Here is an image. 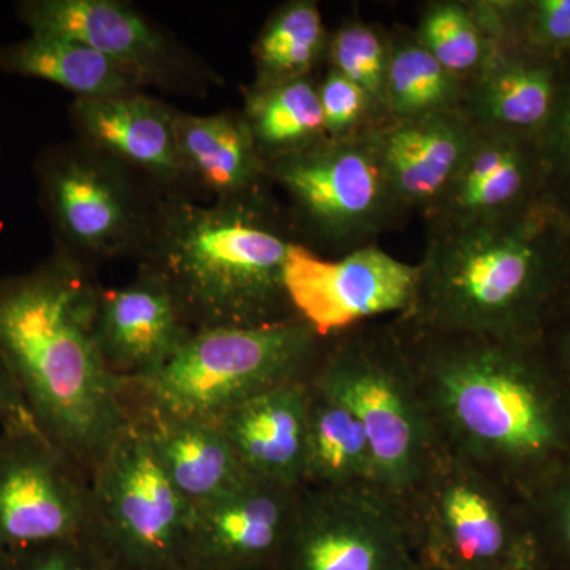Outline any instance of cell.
<instances>
[{
	"label": "cell",
	"mask_w": 570,
	"mask_h": 570,
	"mask_svg": "<svg viewBox=\"0 0 570 570\" xmlns=\"http://www.w3.org/2000/svg\"><path fill=\"white\" fill-rule=\"evenodd\" d=\"M515 491L439 448L414 490L400 502L420 568L543 570L532 521Z\"/></svg>",
	"instance_id": "6"
},
{
	"label": "cell",
	"mask_w": 570,
	"mask_h": 570,
	"mask_svg": "<svg viewBox=\"0 0 570 570\" xmlns=\"http://www.w3.org/2000/svg\"><path fill=\"white\" fill-rule=\"evenodd\" d=\"M313 377L354 411L373 449L377 489L403 501L439 450L407 347L387 333H355L326 344Z\"/></svg>",
	"instance_id": "7"
},
{
	"label": "cell",
	"mask_w": 570,
	"mask_h": 570,
	"mask_svg": "<svg viewBox=\"0 0 570 570\" xmlns=\"http://www.w3.org/2000/svg\"><path fill=\"white\" fill-rule=\"evenodd\" d=\"M18 17L33 36L77 40L132 73L138 81L174 80L183 63L174 45L138 11L116 0H28Z\"/></svg>",
	"instance_id": "15"
},
{
	"label": "cell",
	"mask_w": 570,
	"mask_h": 570,
	"mask_svg": "<svg viewBox=\"0 0 570 570\" xmlns=\"http://www.w3.org/2000/svg\"><path fill=\"white\" fill-rule=\"evenodd\" d=\"M0 70L55 82L77 99H100L137 92L141 85L129 71L80 41L33 36L0 43Z\"/></svg>",
	"instance_id": "23"
},
{
	"label": "cell",
	"mask_w": 570,
	"mask_h": 570,
	"mask_svg": "<svg viewBox=\"0 0 570 570\" xmlns=\"http://www.w3.org/2000/svg\"><path fill=\"white\" fill-rule=\"evenodd\" d=\"M100 288L67 254L0 277V356L43 436L91 474L129 425L127 381L97 346Z\"/></svg>",
	"instance_id": "1"
},
{
	"label": "cell",
	"mask_w": 570,
	"mask_h": 570,
	"mask_svg": "<svg viewBox=\"0 0 570 570\" xmlns=\"http://www.w3.org/2000/svg\"><path fill=\"white\" fill-rule=\"evenodd\" d=\"M553 81L543 67L490 59L478 73L472 91V115L485 132L531 129L549 118Z\"/></svg>",
	"instance_id": "25"
},
{
	"label": "cell",
	"mask_w": 570,
	"mask_h": 570,
	"mask_svg": "<svg viewBox=\"0 0 570 570\" xmlns=\"http://www.w3.org/2000/svg\"><path fill=\"white\" fill-rule=\"evenodd\" d=\"M303 490L305 487L246 474L230 490L190 509L183 566L276 568Z\"/></svg>",
	"instance_id": "14"
},
{
	"label": "cell",
	"mask_w": 570,
	"mask_h": 570,
	"mask_svg": "<svg viewBox=\"0 0 570 570\" xmlns=\"http://www.w3.org/2000/svg\"><path fill=\"white\" fill-rule=\"evenodd\" d=\"M527 160L508 135L475 129L459 171L438 205L449 224L502 216L527 186Z\"/></svg>",
	"instance_id": "24"
},
{
	"label": "cell",
	"mask_w": 570,
	"mask_h": 570,
	"mask_svg": "<svg viewBox=\"0 0 570 570\" xmlns=\"http://www.w3.org/2000/svg\"><path fill=\"white\" fill-rule=\"evenodd\" d=\"M94 333L108 367L132 382L163 370L193 330L167 284L142 268L132 284L100 291Z\"/></svg>",
	"instance_id": "16"
},
{
	"label": "cell",
	"mask_w": 570,
	"mask_h": 570,
	"mask_svg": "<svg viewBox=\"0 0 570 570\" xmlns=\"http://www.w3.org/2000/svg\"><path fill=\"white\" fill-rule=\"evenodd\" d=\"M0 430H39L31 411L26 406L21 393L18 392V387L14 385L9 370L6 367L2 356H0Z\"/></svg>",
	"instance_id": "34"
},
{
	"label": "cell",
	"mask_w": 570,
	"mask_h": 570,
	"mask_svg": "<svg viewBox=\"0 0 570 570\" xmlns=\"http://www.w3.org/2000/svg\"><path fill=\"white\" fill-rule=\"evenodd\" d=\"M277 570H420L400 502L374 485L305 487Z\"/></svg>",
	"instance_id": "11"
},
{
	"label": "cell",
	"mask_w": 570,
	"mask_h": 570,
	"mask_svg": "<svg viewBox=\"0 0 570 570\" xmlns=\"http://www.w3.org/2000/svg\"><path fill=\"white\" fill-rule=\"evenodd\" d=\"M94 538L112 570L183 568L190 508L130 420L91 471Z\"/></svg>",
	"instance_id": "8"
},
{
	"label": "cell",
	"mask_w": 570,
	"mask_h": 570,
	"mask_svg": "<svg viewBox=\"0 0 570 570\" xmlns=\"http://www.w3.org/2000/svg\"><path fill=\"white\" fill-rule=\"evenodd\" d=\"M0 570H17V568H14L13 554L0 551Z\"/></svg>",
	"instance_id": "37"
},
{
	"label": "cell",
	"mask_w": 570,
	"mask_h": 570,
	"mask_svg": "<svg viewBox=\"0 0 570 570\" xmlns=\"http://www.w3.org/2000/svg\"><path fill=\"white\" fill-rule=\"evenodd\" d=\"M246 121L258 149L298 151L325 132L318 91L305 77L258 88L247 102Z\"/></svg>",
	"instance_id": "26"
},
{
	"label": "cell",
	"mask_w": 570,
	"mask_h": 570,
	"mask_svg": "<svg viewBox=\"0 0 570 570\" xmlns=\"http://www.w3.org/2000/svg\"><path fill=\"white\" fill-rule=\"evenodd\" d=\"M154 455L189 508L205 504L235 487L249 472L216 420L170 417L130 409Z\"/></svg>",
	"instance_id": "20"
},
{
	"label": "cell",
	"mask_w": 570,
	"mask_h": 570,
	"mask_svg": "<svg viewBox=\"0 0 570 570\" xmlns=\"http://www.w3.org/2000/svg\"><path fill=\"white\" fill-rule=\"evenodd\" d=\"M124 167L85 146H55L40 154V204L59 253L85 265V257H118L148 239L154 212L146 209Z\"/></svg>",
	"instance_id": "9"
},
{
	"label": "cell",
	"mask_w": 570,
	"mask_h": 570,
	"mask_svg": "<svg viewBox=\"0 0 570 570\" xmlns=\"http://www.w3.org/2000/svg\"><path fill=\"white\" fill-rule=\"evenodd\" d=\"M561 134L570 156V99L566 104L564 112H562Z\"/></svg>",
	"instance_id": "36"
},
{
	"label": "cell",
	"mask_w": 570,
	"mask_h": 570,
	"mask_svg": "<svg viewBox=\"0 0 570 570\" xmlns=\"http://www.w3.org/2000/svg\"><path fill=\"white\" fill-rule=\"evenodd\" d=\"M324 43V26L313 3L285 7L255 45L261 88L305 77Z\"/></svg>",
	"instance_id": "28"
},
{
	"label": "cell",
	"mask_w": 570,
	"mask_h": 570,
	"mask_svg": "<svg viewBox=\"0 0 570 570\" xmlns=\"http://www.w3.org/2000/svg\"><path fill=\"white\" fill-rule=\"evenodd\" d=\"M273 175L322 242L356 246L404 208L371 137H333L276 156Z\"/></svg>",
	"instance_id": "10"
},
{
	"label": "cell",
	"mask_w": 570,
	"mask_h": 570,
	"mask_svg": "<svg viewBox=\"0 0 570 570\" xmlns=\"http://www.w3.org/2000/svg\"><path fill=\"white\" fill-rule=\"evenodd\" d=\"M542 524L534 527L543 570L570 566V456L546 483Z\"/></svg>",
	"instance_id": "31"
},
{
	"label": "cell",
	"mask_w": 570,
	"mask_h": 570,
	"mask_svg": "<svg viewBox=\"0 0 570 570\" xmlns=\"http://www.w3.org/2000/svg\"><path fill=\"white\" fill-rule=\"evenodd\" d=\"M307 379L268 390L217 420L249 474L306 485Z\"/></svg>",
	"instance_id": "18"
},
{
	"label": "cell",
	"mask_w": 570,
	"mask_h": 570,
	"mask_svg": "<svg viewBox=\"0 0 570 570\" xmlns=\"http://www.w3.org/2000/svg\"><path fill=\"white\" fill-rule=\"evenodd\" d=\"M551 570H570V566H564V568L551 569Z\"/></svg>",
	"instance_id": "39"
},
{
	"label": "cell",
	"mask_w": 570,
	"mask_h": 570,
	"mask_svg": "<svg viewBox=\"0 0 570 570\" xmlns=\"http://www.w3.org/2000/svg\"><path fill=\"white\" fill-rule=\"evenodd\" d=\"M420 570H430V569H423V568H420Z\"/></svg>",
	"instance_id": "40"
},
{
	"label": "cell",
	"mask_w": 570,
	"mask_h": 570,
	"mask_svg": "<svg viewBox=\"0 0 570 570\" xmlns=\"http://www.w3.org/2000/svg\"><path fill=\"white\" fill-rule=\"evenodd\" d=\"M305 487L376 485L373 449L354 411L311 374L307 379Z\"/></svg>",
	"instance_id": "22"
},
{
	"label": "cell",
	"mask_w": 570,
	"mask_h": 570,
	"mask_svg": "<svg viewBox=\"0 0 570 570\" xmlns=\"http://www.w3.org/2000/svg\"><path fill=\"white\" fill-rule=\"evenodd\" d=\"M178 570H277L275 566H266V568H247V569H200V568H187L183 566Z\"/></svg>",
	"instance_id": "38"
},
{
	"label": "cell",
	"mask_w": 570,
	"mask_h": 570,
	"mask_svg": "<svg viewBox=\"0 0 570 570\" xmlns=\"http://www.w3.org/2000/svg\"><path fill=\"white\" fill-rule=\"evenodd\" d=\"M332 56L335 70L362 88L371 104L385 105L390 50L377 32L360 22L346 26L333 40Z\"/></svg>",
	"instance_id": "30"
},
{
	"label": "cell",
	"mask_w": 570,
	"mask_h": 570,
	"mask_svg": "<svg viewBox=\"0 0 570 570\" xmlns=\"http://www.w3.org/2000/svg\"><path fill=\"white\" fill-rule=\"evenodd\" d=\"M419 41L456 78L479 73L491 58L489 39L478 18L460 3L431 7L420 26Z\"/></svg>",
	"instance_id": "29"
},
{
	"label": "cell",
	"mask_w": 570,
	"mask_h": 570,
	"mask_svg": "<svg viewBox=\"0 0 570 570\" xmlns=\"http://www.w3.org/2000/svg\"><path fill=\"white\" fill-rule=\"evenodd\" d=\"M146 242L153 246L146 268L170 288L193 332L296 318L284 284L295 243L281 235L253 194L212 206L163 202Z\"/></svg>",
	"instance_id": "3"
},
{
	"label": "cell",
	"mask_w": 570,
	"mask_h": 570,
	"mask_svg": "<svg viewBox=\"0 0 570 570\" xmlns=\"http://www.w3.org/2000/svg\"><path fill=\"white\" fill-rule=\"evenodd\" d=\"M175 126L184 176L219 200L254 193L265 167L246 118L176 112Z\"/></svg>",
	"instance_id": "21"
},
{
	"label": "cell",
	"mask_w": 570,
	"mask_h": 570,
	"mask_svg": "<svg viewBox=\"0 0 570 570\" xmlns=\"http://www.w3.org/2000/svg\"><path fill=\"white\" fill-rule=\"evenodd\" d=\"M317 91L325 130L333 137H344L363 118L370 104L363 89L336 70L325 78Z\"/></svg>",
	"instance_id": "33"
},
{
	"label": "cell",
	"mask_w": 570,
	"mask_h": 570,
	"mask_svg": "<svg viewBox=\"0 0 570 570\" xmlns=\"http://www.w3.org/2000/svg\"><path fill=\"white\" fill-rule=\"evenodd\" d=\"M419 275V266L403 264L373 246L333 262L294 245L284 284L295 316L328 340L382 314L407 316L417 295Z\"/></svg>",
	"instance_id": "13"
},
{
	"label": "cell",
	"mask_w": 570,
	"mask_h": 570,
	"mask_svg": "<svg viewBox=\"0 0 570 570\" xmlns=\"http://www.w3.org/2000/svg\"><path fill=\"white\" fill-rule=\"evenodd\" d=\"M176 112L142 94L75 99L71 121L96 151L163 183L184 176Z\"/></svg>",
	"instance_id": "17"
},
{
	"label": "cell",
	"mask_w": 570,
	"mask_h": 570,
	"mask_svg": "<svg viewBox=\"0 0 570 570\" xmlns=\"http://www.w3.org/2000/svg\"><path fill=\"white\" fill-rule=\"evenodd\" d=\"M474 135V124L450 110L401 119L370 137L404 206H430L444 197Z\"/></svg>",
	"instance_id": "19"
},
{
	"label": "cell",
	"mask_w": 570,
	"mask_h": 570,
	"mask_svg": "<svg viewBox=\"0 0 570 570\" xmlns=\"http://www.w3.org/2000/svg\"><path fill=\"white\" fill-rule=\"evenodd\" d=\"M502 216L449 224L419 266L407 317L428 335L519 340L546 283L534 228Z\"/></svg>",
	"instance_id": "4"
},
{
	"label": "cell",
	"mask_w": 570,
	"mask_h": 570,
	"mask_svg": "<svg viewBox=\"0 0 570 570\" xmlns=\"http://www.w3.org/2000/svg\"><path fill=\"white\" fill-rule=\"evenodd\" d=\"M409 348L439 448L515 493L543 485L570 456V415L519 340L428 335Z\"/></svg>",
	"instance_id": "2"
},
{
	"label": "cell",
	"mask_w": 570,
	"mask_h": 570,
	"mask_svg": "<svg viewBox=\"0 0 570 570\" xmlns=\"http://www.w3.org/2000/svg\"><path fill=\"white\" fill-rule=\"evenodd\" d=\"M460 97L453 77L420 41H404L390 50L385 107L397 121L453 110Z\"/></svg>",
	"instance_id": "27"
},
{
	"label": "cell",
	"mask_w": 570,
	"mask_h": 570,
	"mask_svg": "<svg viewBox=\"0 0 570 570\" xmlns=\"http://www.w3.org/2000/svg\"><path fill=\"white\" fill-rule=\"evenodd\" d=\"M17 570H112L94 535L13 554Z\"/></svg>",
	"instance_id": "32"
},
{
	"label": "cell",
	"mask_w": 570,
	"mask_h": 570,
	"mask_svg": "<svg viewBox=\"0 0 570 570\" xmlns=\"http://www.w3.org/2000/svg\"><path fill=\"white\" fill-rule=\"evenodd\" d=\"M538 26L551 45H570V0L539 2Z\"/></svg>",
	"instance_id": "35"
},
{
	"label": "cell",
	"mask_w": 570,
	"mask_h": 570,
	"mask_svg": "<svg viewBox=\"0 0 570 570\" xmlns=\"http://www.w3.org/2000/svg\"><path fill=\"white\" fill-rule=\"evenodd\" d=\"M325 341L298 317L195 330L163 370L127 382V409L217 422L268 390L309 377Z\"/></svg>",
	"instance_id": "5"
},
{
	"label": "cell",
	"mask_w": 570,
	"mask_h": 570,
	"mask_svg": "<svg viewBox=\"0 0 570 570\" xmlns=\"http://www.w3.org/2000/svg\"><path fill=\"white\" fill-rule=\"evenodd\" d=\"M89 535L91 474L39 430H0V551Z\"/></svg>",
	"instance_id": "12"
}]
</instances>
